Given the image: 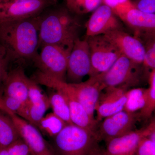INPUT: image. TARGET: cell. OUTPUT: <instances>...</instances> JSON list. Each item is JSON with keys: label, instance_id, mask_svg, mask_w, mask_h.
Returning <instances> with one entry per match:
<instances>
[{"label": "cell", "instance_id": "1", "mask_svg": "<svg viewBox=\"0 0 155 155\" xmlns=\"http://www.w3.org/2000/svg\"><path fill=\"white\" fill-rule=\"evenodd\" d=\"M40 14L28 19L0 22V41L11 62L32 61L38 54Z\"/></svg>", "mask_w": 155, "mask_h": 155}, {"label": "cell", "instance_id": "2", "mask_svg": "<svg viewBox=\"0 0 155 155\" xmlns=\"http://www.w3.org/2000/svg\"><path fill=\"white\" fill-rule=\"evenodd\" d=\"M49 8L40 14L39 48L45 45H55L70 53L79 38L80 21L67 8Z\"/></svg>", "mask_w": 155, "mask_h": 155}, {"label": "cell", "instance_id": "3", "mask_svg": "<svg viewBox=\"0 0 155 155\" xmlns=\"http://www.w3.org/2000/svg\"><path fill=\"white\" fill-rule=\"evenodd\" d=\"M31 79L38 84L59 91L67 101L72 123L78 127L95 133L98 122L92 120L78 101L71 84L51 77L37 70Z\"/></svg>", "mask_w": 155, "mask_h": 155}, {"label": "cell", "instance_id": "4", "mask_svg": "<svg viewBox=\"0 0 155 155\" xmlns=\"http://www.w3.org/2000/svg\"><path fill=\"white\" fill-rule=\"evenodd\" d=\"M54 138V155H88L100 141L95 132L74 124L66 125Z\"/></svg>", "mask_w": 155, "mask_h": 155}, {"label": "cell", "instance_id": "5", "mask_svg": "<svg viewBox=\"0 0 155 155\" xmlns=\"http://www.w3.org/2000/svg\"><path fill=\"white\" fill-rule=\"evenodd\" d=\"M141 65L121 55L108 71L99 74L105 87H122L128 89L137 85L141 78Z\"/></svg>", "mask_w": 155, "mask_h": 155}, {"label": "cell", "instance_id": "6", "mask_svg": "<svg viewBox=\"0 0 155 155\" xmlns=\"http://www.w3.org/2000/svg\"><path fill=\"white\" fill-rule=\"evenodd\" d=\"M32 60L38 70L58 80L66 81L70 53L58 46L45 45Z\"/></svg>", "mask_w": 155, "mask_h": 155}, {"label": "cell", "instance_id": "7", "mask_svg": "<svg viewBox=\"0 0 155 155\" xmlns=\"http://www.w3.org/2000/svg\"><path fill=\"white\" fill-rule=\"evenodd\" d=\"M91 61L92 72L90 77L108 71L121 54L104 35L87 37Z\"/></svg>", "mask_w": 155, "mask_h": 155}, {"label": "cell", "instance_id": "8", "mask_svg": "<svg viewBox=\"0 0 155 155\" xmlns=\"http://www.w3.org/2000/svg\"><path fill=\"white\" fill-rule=\"evenodd\" d=\"M54 3L52 0H0V22L36 17Z\"/></svg>", "mask_w": 155, "mask_h": 155}, {"label": "cell", "instance_id": "9", "mask_svg": "<svg viewBox=\"0 0 155 155\" xmlns=\"http://www.w3.org/2000/svg\"><path fill=\"white\" fill-rule=\"evenodd\" d=\"M139 114L123 110L104 118L95 133L100 141L106 142L112 139L125 135L133 130Z\"/></svg>", "mask_w": 155, "mask_h": 155}, {"label": "cell", "instance_id": "10", "mask_svg": "<svg viewBox=\"0 0 155 155\" xmlns=\"http://www.w3.org/2000/svg\"><path fill=\"white\" fill-rule=\"evenodd\" d=\"M92 72L91 61L88 43L86 40H76L68 60L67 75L69 83L81 82L87 75L90 76Z\"/></svg>", "mask_w": 155, "mask_h": 155}, {"label": "cell", "instance_id": "11", "mask_svg": "<svg viewBox=\"0 0 155 155\" xmlns=\"http://www.w3.org/2000/svg\"><path fill=\"white\" fill-rule=\"evenodd\" d=\"M155 131V121L152 120L146 127L132 130L125 135L107 142L105 155H135L142 139Z\"/></svg>", "mask_w": 155, "mask_h": 155}, {"label": "cell", "instance_id": "12", "mask_svg": "<svg viewBox=\"0 0 155 155\" xmlns=\"http://www.w3.org/2000/svg\"><path fill=\"white\" fill-rule=\"evenodd\" d=\"M92 14L86 24L87 37L104 35L116 30H123L121 20L111 8L101 5Z\"/></svg>", "mask_w": 155, "mask_h": 155}, {"label": "cell", "instance_id": "13", "mask_svg": "<svg viewBox=\"0 0 155 155\" xmlns=\"http://www.w3.org/2000/svg\"><path fill=\"white\" fill-rule=\"evenodd\" d=\"M7 114L11 117L20 137L28 145L34 154L54 155L52 148L48 144L37 127L16 114Z\"/></svg>", "mask_w": 155, "mask_h": 155}, {"label": "cell", "instance_id": "14", "mask_svg": "<svg viewBox=\"0 0 155 155\" xmlns=\"http://www.w3.org/2000/svg\"><path fill=\"white\" fill-rule=\"evenodd\" d=\"M78 101L89 116L96 120L94 113L102 91L106 88L99 75L90 77L88 80L77 83H70Z\"/></svg>", "mask_w": 155, "mask_h": 155}, {"label": "cell", "instance_id": "15", "mask_svg": "<svg viewBox=\"0 0 155 155\" xmlns=\"http://www.w3.org/2000/svg\"><path fill=\"white\" fill-rule=\"evenodd\" d=\"M133 31L142 42L155 38V14L144 13L134 7L119 17Z\"/></svg>", "mask_w": 155, "mask_h": 155}, {"label": "cell", "instance_id": "16", "mask_svg": "<svg viewBox=\"0 0 155 155\" xmlns=\"http://www.w3.org/2000/svg\"><path fill=\"white\" fill-rule=\"evenodd\" d=\"M116 47L121 54L137 64H142L145 48L141 41L123 30H116L104 35Z\"/></svg>", "mask_w": 155, "mask_h": 155}, {"label": "cell", "instance_id": "17", "mask_svg": "<svg viewBox=\"0 0 155 155\" xmlns=\"http://www.w3.org/2000/svg\"><path fill=\"white\" fill-rule=\"evenodd\" d=\"M101 94L96 107L97 122L124 110L128 97V90L122 87H106Z\"/></svg>", "mask_w": 155, "mask_h": 155}, {"label": "cell", "instance_id": "18", "mask_svg": "<svg viewBox=\"0 0 155 155\" xmlns=\"http://www.w3.org/2000/svg\"><path fill=\"white\" fill-rule=\"evenodd\" d=\"M28 77L21 66L8 72L0 89V94L14 98L25 105L29 106Z\"/></svg>", "mask_w": 155, "mask_h": 155}, {"label": "cell", "instance_id": "19", "mask_svg": "<svg viewBox=\"0 0 155 155\" xmlns=\"http://www.w3.org/2000/svg\"><path fill=\"white\" fill-rule=\"evenodd\" d=\"M28 86L29 122L36 126L50 107L49 101L39 84L29 78Z\"/></svg>", "mask_w": 155, "mask_h": 155}, {"label": "cell", "instance_id": "20", "mask_svg": "<svg viewBox=\"0 0 155 155\" xmlns=\"http://www.w3.org/2000/svg\"><path fill=\"white\" fill-rule=\"evenodd\" d=\"M20 137L11 117L0 110V150L7 149Z\"/></svg>", "mask_w": 155, "mask_h": 155}, {"label": "cell", "instance_id": "21", "mask_svg": "<svg viewBox=\"0 0 155 155\" xmlns=\"http://www.w3.org/2000/svg\"><path fill=\"white\" fill-rule=\"evenodd\" d=\"M48 98L53 113L62 119L67 125H73L69 105L63 95L56 91L50 95Z\"/></svg>", "mask_w": 155, "mask_h": 155}, {"label": "cell", "instance_id": "22", "mask_svg": "<svg viewBox=\"0 0 155 155\" xmlns=\"http://www.w3.org/2000/svg\"><path fill=\"white\" fill-rule=\"evenodd\" d=\"M29 106L14 98L0 94V110L6 114L12 113L29 122Z\"/></svg>", "mask_w": 155, "mask_h": 155}, {"label": "cell", "instance_id": "23", "mask_svg": "<svg viewBox=\"0 0 155 155\" xmlns=\"http://www.w3.org/2000/svg\"><path fill=\"white\" fill-rule=\"evenodd\" d=\"M149 87L145 92L144 104L139 114V118L147 119L152 115L155 109V69L149 75Z\"/></svg>", "mask_w": 155, "mask_h": 155}, {"label": "cell", "instance_id": "24", "mask_svg": "<svg viewBox=\"0 0 155 155\" xmlns=\"http://www.w3.org/2000/svg\"><path fill=\"white\" fill-rule=\"evenodd\" d=\"M67 125L55 114L51 113L43 117L37 127L46 135L54 137Z\"/></svg>", "mask_w": 155, "mask_h": 155}, {"label": "cell", "instance_id": "25", "mask_svg": "<svg viewBox=\"0 0 155 155\" xmlns=\"http://www.w3.org/2000/svg\"><path fill=\"white\" fill-rule=\"evenodd\" d=\"M66 8L75 15L88 14L102 5V0H66Z\"/></svg>", "mask_w": 155, "mask_h": 155}, {"label": "cell", "instance_id": "26", "mask_svg": "<svg viewBox=\"0 0 155 155\" xmlns=\"http://www.w3.org/2000/svg\"><path fill=\"white\" fill-rule=\"evenodd\" d=\"M146 89L138 88L128 90V97L124 110L130 113L141 110L144 104Z\"/></svg>", "mask_w": 155, "mask_h": 155}, {"label": "cell", "instance_id": "27", "mask_svg": "<svg viewBox=\"0 0 155 155\" xmlns=\"http://www.w3.org/2000/svg\"><path fill=\"white\" fill-rule=\"evenodd\" d=\"M145 54L142 65L146 69H155V38H149L143 42Z\"/></svg>", "mask_w": 155, "mask_h": 155}, {"label": "cell", "instance_id": "28", "mask_svg": "<svg viewBox=\"0 0 155 155\" xmlns=\"http://www.w3.org/2000/svg\"><path fill=\"white\" fill-rule=\"evenodd\" d=\"M102 4L111 8L118 17L134 7L131 0H102Z\"/></svg>", "mask_w": 155, "mask_h": 155}, {"label": "cell", "instance_id": "29", "mask_svg": "<svg viewBox=\"0 0 155 155\" xmlns=\"http://www.w3.org/2000/svg\"><path fill=\"white\" fill-rule=\"evenodd\" d=\"M11 63L7 50L0 41V89L8 73V67Z\"/></svg>", "mask_w": 155, "mask_h": 155}, {"label": "cell", "instance_id": "30", "mask_svg": "<svg viewBox=\"0 0 155 155\" xmlns=\"http://www.w3.org/2000/svg\"><path fill=\"white\" fill-rule=\"evenodd\" d=\"M31 150L21 137L7 149V155H31Z\"/></svg>", "mask_w": 155, "mask_h": 155}, {"label": "cell", "instance_id": "31", "mask_svg": "<svg viewBox=\"0 0 155 155\" xmlns=\"http://www.w3.org/2000/svg\"><path fill=\"white\" fill-rule=\"evenodd\" d=\"M135 155H155V141L148 137H143L139 143Z\"/></svg>", "mask_w": 155, "mask_h": 155}, {"label": "cell", "instance_id": "32", "mask_svg": "<svg viewBox=\"0 0 155 155\" xmlns=\"http://www.w3.org/2000/svg\"><path fill=\"white\" fill-rule=\"evenodd\" d=\"M135 8L144 13L155 14V0H134L132 2Z\"/></svg>", "mask_w": 155, "mask_h": 155}, {"label": "cell", "instance_id": "33", "mask_svg": "<svg viewBox=\"0 0 155 155\" xmlns=\"http://www.w3.org/2000/svg\"><path fill=\"white\" fill-rule=\"evenodd\" d=\"M88 155H105L104 153V150L102 149L99 146L97 145L95 147Z\"/></svg>", "mask_w": 155, "mask_h": 155}, {"label": "cell", "instance_id": "34", "mask_svg": "<svg viewBox=\"0 0 155 155\" xmlns=\"http://www.w3.org/2000/svg\"><path fill=\"white\" fill-rule=\"evenodd\" d=\"M0 155H7V149L0 150Z\"/></svg>", "mask_w": 155, "mask_h": 155}, {"label": "cell", "instance_id": "35", "mask_svg": "<svg viewBox=\"0 0 155 155\" xmlns=\"http://www.w3.org/2000/svg\"><path fill=\"white\" fill-rule=\"evenodd\" d=\"M52 1L53 2H54L56 3V2H57V1H58V0H52Z\"/></svg>", "mask_w": 155, "mask_h": 155}, {"label": "cell", "instance_id": "36", "mask_svg": "<svg viewBox=\"0 0 155 155\" xmlns=\"http://www.w3.org/2000/svg\"><path fill=\"white\" fill-rule=\"evenodd\" d=\"M31 155H35L33 153H32V152H31Z\"/></svg>", "mask_w": 155, "mask_h": 155}]
</instances>
